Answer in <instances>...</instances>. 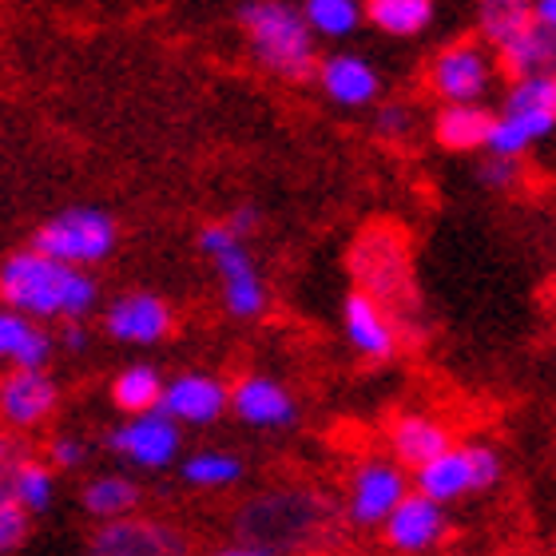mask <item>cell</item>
I'll list each match as a JSON object with an SVG mask.
<instances>
[{
  "mask_svg": "<svg viewBox=\"0 0 556 556\" xmlns=\"http://www.w3.org/2000/svg\"><path fill=\"white\" fill-rule=\"evenodd\" d=\"M0 299L28 323H84L100 306V282L92 270L64 267L24 247L0 263Z\"/></svg>",
  "mask_w": 556,
  "mask_h": 556,
  "instance_id": "obj_1",
  "label": "cell"
},
{
  "mask_svg": "<svg viewBox=\"0 0 556 556\" xmlns=\"http://www.w3.org/2000/svg\"><path fill=\"white\" fill-rule=\"evenodd\" d=\"M239 24L247 33V45L263 68H270L282 80H311L318 68V40L311 36L302 12L282 0H247L239 4Z\"/></svg>",
  "mask_w": 556,
  "mask_h": 556,
  "instance_id": "obj_2",
  "label": "cell"
},
{
  "mask_svg": "<svg viewBox=\"0 0 556 556\" xmlns=\"http://www.w3.org/2000/svg\"><path fill=\"white\" fill-rule=\"evenodd\" d=\"M481 45L493 52L497 72H509L513 80L541 76L553 68L556 36L553 28H541L533 21L529 4L521 0H489L481 4Z\"/></svg>",
  "mask_w": 556,
  "mask_h": 556,
  "instance_id": "obj_3",
  "label": "cell"
},
{
  "mask_svg": "<svg viewBox=\"0 0 556 556\" xmlns=\"http://www.w3.org/2000/svg\"><path fill=\"white\" fill-rule=\"evenodd\" d=\"M556 128V76H521L505 88L501 112H493L485 151L497 160H521L541 139H548Z\"/></svg>",
  "mask_w": 556,
  "mask_h": 556,
  "instance_id": "obj_4",
  "label": "cell"
},
{
  "mask_svg": "<svg viewBox=\"0 0 556 556\" xmlns=\"http://www.w3.org/2000/svg\"><path fill=\"white\" fill-rule=\"evenodd\" d=\"M116 243H119L116 219H112L104 207H88V203L56 211V215L40 223L33 235L36 255H45V258H52V263H64V267H76V270H88V267H96V263L112 258Z\"/></svg>",
  "mask_w": 556,
  "mask_h": 556,
  "instance_id": "obj_5",
  "label": "cell"
},
{
  "mask_svg": "<svg viewBox=\"0 0 556 556\" xmlns=\"http://www.w3.org/2000/svg\"><path fill=\"white\" fill-rule=\"evenodd\" d=\"M505 477V462L493 445L469 441V445H450V450L421 465L417 473H409V489L417 497L433 501V505H453L473 493H489Z\"/></svg>",
  "mask_w": 556,
  "mask_h": 556,
  "instance_id": "obj_6",
  "label": "cell"
},
{
  "mask_svg": "<svg viewBox=\"0 0 556 556\" xmlns=\"http://www.w3.org/2000/svg\"><path fill=\"white\" fill-rule=\"evenodd\" d=\"M497 76V60L481 40L445 45L429 64V88L438 92L441 104H485Z\"/></svg>",
  "mask_w": 556,
  "mask_h": 556,
  "instance_id": "obj_7",
  "label": "cell"
},
{
  "mask_svg": "<svg viewBox=\"0 0 556 556\" xmlns=\"http://www.w3.org/2000/svg\"><path fill=\"white\" fill-rule=\"evenodd\" d=\"M104 445L116 453L124 465L160 473V469L179 465V453H184V429L172 426V421L155 409V414L124 417V426L112 429V433L104 438Z\"/></svg>",
  "mask_w": 556,
  "mask_h": 556,
  "instance_id": "obj_8",
  "label": "cell"
},
{
  "mask_svg": "<svg viewBox=\"0 0 556 556\" xmlns=\"http://www.w3.org/2000/svg\"><path fill=\"white\" fill-rule=\"evenodd\" d=\"M227 406H231V386L223 382L219 374L184 370V374H175V378H163L160 414L167 417L172 426L207 429L227 414Z\"/></svg>",
  "mask_w": 556,
  "mask_h": 556,
  "instance_id": "obj_9",
  "label": "cell"
},
{
  "mask_svg": "<svg viewBox=\"0 0 556 556\" xmlns=\"http://www.w3.org/2000/svg\"><path fill=\"white\" fill-rule=\"evenodd\" d=\"M409 493V473L397 469L390 457H370L350 473L346 513L358 529H382L386 517L397 509V501Z\"/></svg>",
  "mask_w": 556,
  "mask_h": 556,
  "instance_id": "obj_10",
  "label": "cell"
},
{
  "mask_svg": "<svg viewBox=\"0 0 556 556\" xmlns=\"http://www.w3.org/2000/svg\"><path fill=\"white\" fill-rule=\"evenodd\" d=\"M172 302L155 290H128V294L108 302L104 311L108 338H116L124 346H160L163 338L172 334Z\"/></svg>",
  "mask_w": 556,
  "mask_h": 556,
  "instance_id": "obj_11",
  "label": "cell"
},
{
  "mask_svg": "<svg viewBox=\"0 0 556 556\" xmlns=\"http://www.w3.org/2000/svg\"><path fill=\"white\" fill-rule=\"evenodd\" d=\"M445 536H450V513L417 497L414 489L397 501V509L382 525V541L402 556H429Z\"/></svg>",
  "mask_w": 556,
  "mask_h": 556,
  "instance_id": "obj_12",
  "label": "cell"
},
{
  "mask_svg": "<svg viewBox=\"0 0 556 556\" xmlns=\"http://www.w3.org/2000/svg\"><path fill=\"white\" fill-rule=\"evenodd\" d=\"M314 80H318L326 100L338 108H370L382 96V72L374 68L362 52H350V48L318 56Z\"/></svg>",
  "mask_w": 556,
  "mask_h": 556,
  "instance_id": "obj_13",
  "label": "cell"
},
{
  "mask_svg": "<svg viewBox=\"0 0 556 556\" xmlns=\"http://www.w3.org/2000/svg\"><path fill=\"white\" fill-rule=\"evenodd\" d=\"M60 406V386L48 370H9L0 378V417L16 433L40 429Z\"/></svg>",
  "mask_w": 556,
  "mask_h": 556,
  "instance_id": "obj_14",
  "label": "cell"
},
{
  "mask_svg": "<svg viewBox=\"0 0 556 556\" xmlns=\"http://www.w3.org/2000/svg\"><path fill=\"white\" fill-rule=\"evenodd\" d=\"M235 417L251 429H290L299 421V402L287 386L270 378V374H247L231 386Z\"/></svg>",
  "mask_w": 556,
  "mask_h": 556,
  "instance_id": "obj_15",
  "label": "cell"
},
{
  "mask_svg": "<svg viewBox=\"0 0 556 556\" xmlns=\"http://www.w3.org/2000/svg\"><path fill=\"white\" fill-rule=\"evenodd\" d=\"M342 334L362 358L386 362L397 354V323L382 302L370 299L366 290H350L342 302Z\"/></svg>",
  "mask_w": 556,
  "mask_h": 556,
  "instance_id": "obj_16",
  "label": "cell"
},
{
  "mask_svg": "<svg viewBox=\"0 0 556 556\" xmlns=\"http://www.w3.org/2000/svg\"><path fill=\"white\" fill-rule=\"evenodd\" d=\"M215 270H219V287H223V306L231 318H263L267 314V278L258 275L255 255L247 251V243H235L231 251H223L219 258H211Z\"/></svg>",
  "mask_w": 556,
  "mask_h": 556,
  "instance_id": "obj_17",
  "label": "cell"
},
{
  "mask_svg": "<svg viewBox=\"0 0 556 556\" xmlns=\"http://www.w3.org/2000/svg\"><path fill=\"white\" fill-rule=\"evenodd\" d=\"M92 556H184L187 541L184 533H175L172 525L160 521H112L100 525V533L92 536Z\"/></svg>",
  "mask_w": 556,
  "mask_h": 556,
  "instance_id": "obj_18",
  "label": "cell"
},
{
  "mask_svg": "<svg viewBox=\"0 0 556 556\" xmlns=\"http://www.w3.org/2000/svg\"><path fill=\"white\" fill-rule=\"evenodd\" d=\"M354 275L362 278V287L370 299L382 302V294H397L406 287V247L397 239V231H370L354 247Z\"/></svg>",
  "mask_w": 556,
  "mask_h": 556,
  "instance_id": "obj_19",
  "label": "cell"
},
{
  "mask_svg": "<svg viewBox=\"0 0 556 556\" xmlns=\"http://www.w3.org/2000/svg\"><path fill=\"white\" fill-rule=\"evenodd\" d=\"M450 445H453L450 426L433 414H402L394 426H390V453H394L390 462H394L397 469H406V473H417L421 465L441 457Z\"/></svg>",
  "mask_w": 556,
  "mask_h": 556,
  "instance_id": "obj_20",
  "label": "cell"
},
{
  "mask_svg": "<svg viewBox=\"0 0 556 556\" xmlns=\"http://www.w3.org/2000/svg\"><path fill=\"white\" fill-rule=\"evenodd\" d=\"M52 350H56V338L45 326L0 306V362H12V370H48Z\"/></svg>",
  "mask_w": 556,
  "mask_h": 556,
  "instance_id": "obj_21",
  "label": "cell"
},
{
  "mask_svg": "<svg viewBox=\"0 0 556 556\" xmlns=\"http://www.w3.org/2000/svg\"><path fill=\"white\" fill-rule=\"evenodd\" d=\"M489 124H493V112L485 104H445L433 119V139L457 155L485 151Z\"/></svg>",
  "mask_w": 556,
  "mask_h": 556,
  "instance_id": "obj_22",
  "label": "cell"
},
{
  "mask_svg": "<svg viewBox=\"0 0 556 556\" xmlns=\"http://www.w3.org/2000/svg\"><path fill=\"white\" fill-rule=\"evenodd\" d=\"M139 501H143V489H139L128 473H100L80 489L84 513L104 525L131 517V513L139 509Z\"/></svg>",
  "mask_w": 556,
  "mask_h": 556,
  "instance_id": "obj_23",
  "label": "cell"
},
{
  "mask_svg": "<svg viewBox=\"0 0 556 556\" xmlns=\"http://www.w3.org/2000/svg\"><path fill=\"white\" fill-rule=\"evenodd\" d=\"M362 16L382 36L414 40V36L429 33V24L438 16V4L433 0H370V4H362Z\"/></svg>",
  "mask_w": 556,
  "mask_h": 556,
  "instance_id": "obj_24",
  "label": "cell"
},
{
  "mask_svg": "<svg viewBox=\"0 0 556 556\" xmlns=\"http://www.w3.org/2000/svg\"><path fill=\"white\" fill-rule=\"evenodd\" d=\"M112 406L124 417H139V414H155L163 397V374L148 362H131L112 378Z\"/></svg>",
  "mask_w": 556,
  "mask_h": 556,
  "instance_id": "obj_25",
  "label": "cell"
},
{
  "mask_svg": "<svg viewBox=\"0 0 556 556\" xmlns=\"http://www.w3.org/2000/svg\"><path fill=\"white\" fill-rule=\"evenodd\" d=\"M179 477L191 489H231L247 477V465L231 450H195L191 457H179Z\"/></svg>",
  "mask_w": 556,
  "mask_h": 556,
  "instance_id": "obj_26",
  "label": "cell"
},
{
  "mask_svg": "<svg viewBox=\"0 0 556 556\" xmlns=\"http://www.w3.org/2000/svg\"><path fill=\"white\" fill-rule=\"evenodd\" d=\"M299 12L314 40H350L366 24L358 0H306Z\"/></svg>",
  "mask_w": 556,
  "mask_h": 556,
  "instance_id": "obj_27",
  "label": "cell"
},
{
  "mask_svg": "<svg viewBox=\"0 0 556 556\" xmlns=\"http://www.w3.org/2000/svg\"><path fill=\"white\" fill-rule=\"evenodd\" d=\"M12 505H21L28 517H40L56 505V473L40 457H21L12 469Z\"/></svg>",
  "mask_w": 556,
  "mask_h": 556,
  "instance_id": "obj_28",
  "label": "cell"
},
{
  "mask_svg": "<svg viewBox=\"0 0 556 556\" xmlns=\"http://www.w3.org/2000/svg\"><path fill=\"white\" fill-rule=\"evenodd\" d=\"M28 536H33V517H28L21 505L4 501V505H0V556L21 553V548L28 545Z\"/></svg>",
  "mask_w": 556,
  "mask_h": 556,
  "instance_id": "obj_29",
  "label": "cell"
},
{
  "mask_svg": "<svg viewBox=\"0 0 556 556\" xmlns=\"http://www.w3.org/2000/svg\"><path fill=\"white\" fill-rule=\"evenodd\" d=\"M88 462V441L76 438V433H56V438L48 441V469L56 473V469H80Z\"/></svg>",
  "mask_w": 556,
  "mask_h": 556,
  "instance_id": "obj_30",
  "label": "cell"
},
{
  "mask_svg": "<svg viewBox=\"0 0 556 556\" xmlns=\"http://www.w3.org/2000/svg\"><path fill=\"white\" fill-rule=\"evenodd\" d=\"M477 175H481V184L493 187V191H509V187H517V179H521V160H497V155H489Z\"/></svg>",
  "mask_w": 556,
  "mask_h": 556,
  "instance_id": "obj_31",
  "label": "cell"
},
{
  "mask_svg": "<svg viewBox=\"0 0 556 556\" xmlns=\"http://www.w3.org/2000/svg\"><path fill=\"white\" fill-rule=\"evenodd\" d=\"M195 243H199V251H203V258H219L223 251H231L239 239L227 231V223H207V227H199Z\"/></svg>",
  "mask_w": 556,
  "mask_h": 556,
  "instance_id": "obj_32",
  "label": "cell"
},
{
  "mask_svg": "<svg viewBox=\"0 0 556 556\" xmlns=\"http://www.w3.org/2000/svg\"><path fill=\"white\" fill-rule=\"evenodd\" d=\"M409 124H414V116H409L406 104H386V108H378V119H374L378 136H386V139H402L409 131Z\"/></svg>",
  "mask_w": 556,
  "mask_h": 556,
  "instance_id": "obj_33",
  "label": "cell"
},
{
  "mask_svg": "<svg viewBox=\"0 0 556 556\" xmlns=\"http://www.w3.org/2000/svg\"><path fill=\"white\" fill-rule=\"evenodd\" d=\"M21 457H24V450L16 445V438L0 433V505L12 501V469H16Z\"/></svg>",
  "mask_w": 556,
  "mask_h": 556,
  "instance_id": "obj_34",
  "label": "cell"
},
{
  "mask_svg": "<svg viewBox=\"0 0 556 556\" xmlns=\"http://www.w3.org/2000/svg\"><path fill=\"white\" fill-rule=\"evenodd\" d=\"M223 223H227V231H231L235 239H239V243H247V239H251V235H255L258 227H263V215H258V211L251 207V203H239V207H235Z\"/></svg>",
  "mask_w": 556,
  "mask_h": 556,
  "instance_id": "obj_35",
  "label": "cell"
},
{
  "mask_svg": "<svg viewBox=\"0 0 556 556\" xmlns=\"http://www.w3.org/2000/svg\"><path fill=\"white\" fill-rule=\"evenodd\" d=\"M88 342H92V334H88V326H84V323L64 326V346H68V350H76V354H80V350H88Z\"/></svg>",
  "mask_w": 556,
  "mask_h": 556,
  "instance_id": "obj_36",
  "label": "cell"
},
{
  "mask_svg": "<svg viewBox=\"0 0 556 556\" xmlns=\"http://www.w3.org/2000/svg\"><path fill=\"white\" fill-rule=\"evenodd\" d=\"M529 12L541 28H556V0H536V4H529Z\"/></svg>",
  "mask_w": 556,
  "mask_h": 556,
  "instance_id": "obj_37",
  "label": "cell"
},
{
  "mask_svg": "<svg viewBox=\"0 0 556 556\" xmlns=\"http://www.w3.org/2000/svg\"><path fill=\"white\" fill-rule=\"evenodd\" d=\"M211 556H275V553L263 545H231V548H215Z\"/></svg>",
  "mask_w": 556,
  "mask_h": 556,
  "instance_id": "obj_38",
  "label": "cell"
}]
</instances>
